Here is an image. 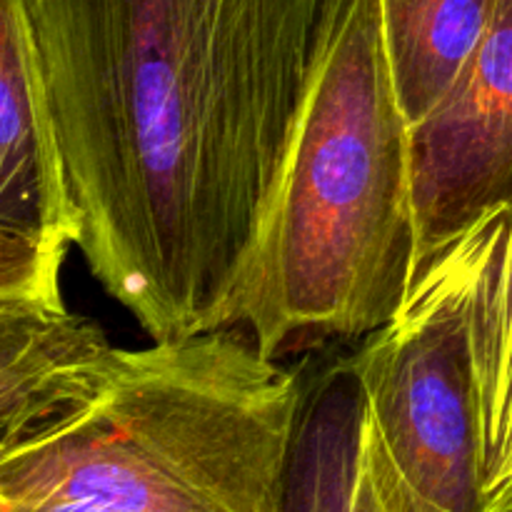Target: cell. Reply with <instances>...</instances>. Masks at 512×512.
<instances>
[{
  "label": "cell",
  "mask_w": 512,
  "mask_h": 512,
  "mask_svg": "<svg viewBox=\"0 0 512 512\" xmlns=\"http://www.w3.org/2000/svg\"><path fill=\"white\" fill-rule=\"evenodd\" d=\"M78 248L150 340L230 328L328 0H25Z\"/></svg>",
  "instance_id": "cell-1"
},
{
  "label": "cell",
  "mask_w": 512,
  "mask_h": 512,
  "mask_svg": "<svg viewBox=\"0 0 512 512\" xmlns=\"http://www.w3.org/2000/svg\"><path fill=\"white\" fill-rule=\"evenodd\" d=\"M415 258L410 125L380 0H328L230 328L270 358L303 333L368 338L403 310Z\"/></svg>",
  "instance_id": "cell-2"
},
{
  "label": "cell",
  "mask_w": 512,
  "mask_h": 512,
  "mask_svg": "<svg viewBox=\"0 0 512 512\" xmlns=\"http://www.w3.org/2000/svg\"><path fill=\"white\" fill-rule=\"evenodd\" d=\"M305 398L238 328L115 348L85 403L0 450V505L285 512Z\"/></svg>",
  "instance_id": "cell-3"
},
{
  "label": "cell",
  "mask_w": 512,
  "mask_h": 512,
  "mask_svg": "<svg viewBox=\"0 0 512 512\" xmlns=\"http://www.w3.org/2000/svg\"><path fill=\"white\" fill-rule=\"evenodd\" d=\"M350 360L363 388L358 468L375 512H495L460 325L400 310Z\"/></svg>",
  "instance_id": "cell-4"
},
{
  "label": "cell",
  "mask_w": 512,
  "mask_h": 512,
  "mask_svg": "<svg viewBox=\"0 0 512 512\" xmlns=\"http://www.w3.org/2000/svg\"><path fill=\"white\" fill-rule=\"evenodd\" d=\"M83 238L25 0H0V300L68 308L65 258Z\"/></svg>",
  "instance_id": "cell-5"
},
{
  "label": "cell",
  "mask_w": 512,
  "mask_h": 512,
  "mask_svg": "<svg viewBox=\"0 0 512 512\" xmlns=\"http://www.w3.org/2000/svg\"><path fill=\"white\" fill-rule=\"evenodd\" d=\"M418 263L493 208L512 213V0L443 103L410 128Z\"/></svg>",
  "instance_id": "cell-6"
},
{
  "label": "cell",
  "mask_w": 512,
  "mask_h": 512,
  "mask_svg": "<svg viewBox=\"0 0 512 512\" xmlns=\"http://www.w3.org/2000/svg\"><path fill=\"white\" fill-rule=\"evenodd\" d=\"M403 310L460 325L473 375L483 488L498 512L512 498V213L493 208L415 263Z\"/></svg>",
  "instance_id": "cell-7"
},
{
  "label": "cell",
  "mask_w": 512,
  "mask_h": 512,
  "mask_svg": "<svg viewBox=\"0 0 512 512\" xmlns=\"http://www.w3.org/2000/svg\"><path fill=\"white\" fill-rule=\"evenodd\" d=\"M113 353L83 315L0 300V450L85 403Z\"/></svg>",
  "instance_id": "cell-8"
},
{
  "label": "cell",
  "mask_w": 512,
  "mask_h": 512,
  "mask_svg": "<svg viewBox=\"0 0 512 512\" xmlns=\"http://www.w3.org/2000/svg\"><path fill=\"white\" fill-rule=\"evenodd\" d=\"M363 388L343 360L305 398L288 473L285 512H375L358 468ZM498 512H512V498Z\"/></svg>",
  "instance_id": "cell-9"
},
{
  "label": "cell",
  "mask_w": 512,
  "mask_h": 512,
  "mask_svg": "<svg viewBox=\"0 0 512 512\" xmlns=\"http://www.w3.org/2000/svg\"><path fill=\"white\" fill-rule=\"evenodd\" d=\"M495 0H380L385 48L410 128L458 83L478 50Z\"/></svg>",
  "instance_id": "cell-10"
},
{
  "label": "cell",
  "mask_w": 512,
  "mask_h": 512,
  "mask_svg": "<svg viewBox=\"0 0 512 512\" xmlns=\"http://www.w3.org/2000/svg\"><path fill=\"white\" fill-rule=\"evenodd\" d=\"M0 512H120L93 500H48L30 505H0Z\"/></svg>",
  "instance_id": "cell-11"
}]
</instances>
